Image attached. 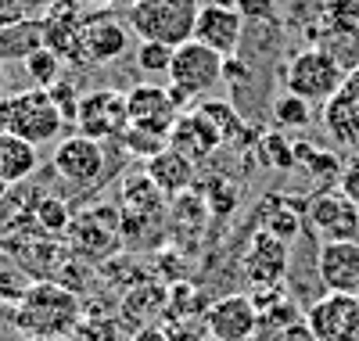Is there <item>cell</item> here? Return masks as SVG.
<instances>
[{
    "label": "cell",
    "instance_id": "6da1fadb",
    "mask_svg": "<svg viewBox=\"0 0 359 341\" xmlns=\"http://www.w3.org/2000/svg\"><path fill=\"white\" fill-rule=\"evenodd\" d=\"M83 323L79 295L57 281H40L25 288L15 309V327L25 337H69Z\"/></svg>",
    "mask_w": 359,
    "mask_h": 341
},
{
    "label": "cell",
    "instance_id": "7a4b0ae2",
    "mask_svg": "<svg viewBox=\"0 0 359 341\" xmlns=\"http://www.w3.org/2000/svg\"><path fill=\"white\" fill-rule=\"evenodd\" d=\"M65 126L69 122H65L62 108L54 105L50 90H43V86L0 98V133H15L33 147H40V144L57 140Z\"/></svg>",
    "mask_w": 359,
    "mask_h": 341
},
{
    "label": "cell",
    "instance_id": "3957f363",
    "mask_svg": "<svg viewBox=\"0 0 359 341\" xmlns=\"http://www.w3.org/2000/svg\"><path fill=\"white\" fill-rule=\"evenodd\" d=\"M223 72H226V58L223 54L208 51L198 40H187V44H180L172 51L165 86H169V94L176 98V105L187 108V105L212 94V90L223 83Z\"/></svg>",
    "mask_w": 359,
    "mask_h": 341
},
{
    "label": "cell",
    "instance_id": "277c9868",
    "mask_svg": "<svg viewBox=\"0 0 359 341\" xmlns=\"http://www.w3.org/2000/svg\"><path fill=\"white\" fill-rule=\"evenodd\" d=\"M284 90L294 98H302L309 105H327L331 98L341 94V83H345V65L316 44L294 51L287 61H284Z\"/></svg>",
    "mask_w": 359,
    "mask_h": 341
},
{
    "label": "cell",
    "instance_id": "5b68a950",
    "mask_svg": "<svg viewBox=\"0 0 359 341\" xmlns=\"http://www.w3.org/2000/svg\"><path fill=\"white\" fill-rule=\"evenodd\" d=\"M198 11H201V0H137L126 15V25L137 40L180 47L194 40Z\"/></svg>",
    "mask_w": 359,
    "mask_h": 341
},
{
    "label": "cell",
    "instance_id": "8992f818",
    "mask_svg": "<svg viewBox=\"0 0 359 341\" xmlns=\"http://www.w3.org/2000/svg\"><path fill=\"white\" fill-rule=\"evenodd\" d=\"M54 173L76 191H94L108 180V151L101 140H90L83 133L62 137L54 144Z\"/></svg>",
    "mask_w": 359,
    "mask_h": 341
},
{
    "label": "cell",
    "instance_id": "52a82bcc",
    "mask_svg": "<svg viewBox=\"0 0 359 341\" xmlns=\"http://www.w3.org/2000/svg\"><path fill=\"white\" fill-rule=\"evenodd\" d=\"M76 133L90 137V140H123L130 130V112H126V94L123 90H86L76 105V119H72Z\"/></svg>",
    "mask_w": 359,
    "mask_h": 341
},
{
    "label": "cell",
    "instance_id": "ba28073f",
    "mask_svg": "<svg viewBox=\"0 0 359 341\" xmlns=\"http://www.w3.org/2000/svg\"><path fill=\"white\" fill-rule=\"evenodd\" d=\"M126 112H130V126L155 133L162 140H169L176 119L184 115V108L176 105V98L169 94V86L162 83H137L126 94Z\"/></svg>",
    "mask_w": 359,
    "mask_h": 341
},
{
    "label": "cell",
    "instance_id": "9c48e42d",
    "mask_svg": "<svg viewBox=\"0 0 359 341\" xmlns=\"http://www.w3.org/2000/svg\"><path fill=\"white\" fill-rule=\"evenodd\" d=\"M287 262H291V244L273 237V234H266V230H255L252 241H248V252L241 259V269L248 276L252 291H266V288L284 284Z\"/></svg>",
    "mask_w": 359,
    "mask_h": 341
},
{
    "label": "cell",
    "instance_id": "30bf717a",
    "mask_svg": "<svg viewBox=\"0 0 359 341\" xmlns=\"http://www.w3.org/2000/svg\"><path fill=\"white\" fill-rule=\"evenodd\" d=\"M306 323L316 341H359V295L327 291L306 309Z\"/></svg>",
    "mask_w": 359,
    "mask_h": 341
},
{
    "label": "cell",
    "instance_id": "8fae6325",
    "mask_svg": "<svg viewBox=\"0 0 359 341\" xmlns=\"http://www.w3.org/2000/svg\"><path fill=\"white\" fill-rule=\"evenodd\" d=\"M208 341H255L259 334V309L252 295H223L205 313Z\"/></svg>",
    "mask_w": 359,
    "mask_h": 341
},
{
    "label": "cell",
    "instance_id": "7c38bea8",
    "mask_svg": "<svg viewBox=\"0 0 359 341\" xmlns=\"http://www.w3.org/2000/svg\"><path fill=\"white\" fill-rule=\"evenodd\" d=\"M306 223L323 241H355V234H359V205H352L338 187L316 191L306 205Z\"/></svg>",
    "mask_w": 359,
    "mask_h": 341
},
{
    "label": "cell",
    "instance_id": "4fadbf2b",
    "mask_svg": "<svg viewBox=\"0 0 359 341\" xmlns=\"http://www.w3.org/2000/svg\"><path fill=\"white\" fill-rule=\"evenodd\" d=\"M130 25L118 22L115 15H94L79 25V54L86 65H104L130 51Z\"/></svg>",
    "mask_w": 359,
    "mask_h": 341
},
{
    "label": "cell",
    "instance_id": "5bb4252c",
    "mask_svg": "<svg viewBox=\"0 0 359 341\" xmlns=\"http://www.w3.org/2000/svg\"><path fill=\"white\" fill-rule=\"evenodd\" d=\"M316 276L331 295H359V241H323L316 252Z\"/></svg>",
    "mask_w": 359,
    "mask_h": 341
},
{
    "label": "cell",
    "instance_id": "9a60e30c",
    "mask_svg": "<svg viewBox=\"0 0 359 341\" xmlns=\"http://www.w3.org/2000/svg\"><path fill=\"white\" fill-rule=\"evenodd\" d=\"M194 40L223 58H233L245 40V18L233 4H201L194 22Z\"/></svg>",
    "mask_w": 359,
    "mask_h": 341
},
{
    "label": "cell",
    "instance_id": "2e32d148",
    "mask_svg": "<svg viewBox=\"0 0 359 341\" xmlns=\"http://www.w3.org/2000/svg\"><path fill=\"white\" fill-rule=\"evenodd\" d=\"M219 144H223V133L212 126V119H208L205 112H198V108L180 115L172 133H169V147L180 151L184 159H191L194 166L212 159V154L219 151Z\"/></svg>",
    "mask_w": 359,
    "mask_h": 341
},
{
    "label": "cell",
    "instance_id": "e0dca14e",
    "mask_svg": "<svg viewBox=\"0 0 359 341\" xmlns=\"http://www.w3.org/2000/svg\"><path fill=\"white\" fill-rule=\"evenodd\" d=\"M144 173L165 198H180V194H191L194 183H198V166L191 159H184L180 151L162 147L158 154L144 162Z\"/></svg>",
    "mask_w": 359,
    "mask_h": 341
},
{
    "label": "cell",
    "instance_id": "ac0fdd59",
    "mask_svg": "<svg viewBox=\"0 0 359 341\" xmlns=\"http://www.w3.org/2000/svg\"><path fill=\"white\" fill-rule=\"evenodd\" d=\"M165 309H169V291L155 281H144V284L130 288V295L123 298L118 320H123V327H130L137 334L144 327H155V320L165 316Z\"/></svg>",
    "mask_w": 359,
    "mask_h": 341
},
{
    "label": "cell",
    "instance_id": "d6986e66",
    "mask_svg": "<svg viewBox=\"0 0 359 341\" xmlns=\"http://www.w3.org/2000/svg\"><path fill=\"white\" fill-rule=\"evenodd\" d=\"M40 166V147H33L29 140L15 137V133H0V180L8 183H22L36 173Z\"/></svg>",
    "mask_w": 359,
    "mask_h": 341
},
{
    "label": "cell",
    "instance_id": "ffe728a7",
    "mask_svg": "<svg viewBox=\"0 0 359 341\" xmlns=\"http://www.w3.org/2000/svg\"><path fill=\"white\" fill-rule=\"evenodd\" d=\"M302 223H306V205H291L287 198H266L259 205V230L273 234L287 244L302 234Z\"/></svg>",
    "mask_w": 359,
    "mask_h": 341
},
{
    "label": "cell",
    "instance_id": "44dd1931",
    "mask_svg": "<svg viewBox=\"0 0 359 341\" xmlns=\"http://www.w3.org/2000/svg\"><path fill=\"white\" fill-rule=\"evenodd\" d=\"M320 122H323L327 137H331L334 144H341V147H359V101H352V98H345V94L331 98V101L323 105Z\"/></svg>",
    "mask_w": 359,
    "mask_h": 341
},
{
    "label": "cell",
    "instance_id": "7402d4cb",
    "mask_svg": "<svg viewBox=\"0 0 359 341\" xmlns=\"http://www.w3.org/2000/svg\"><path fill=\"white\" fill-rule=\"evenodd\" d=\"M40 47H43V22H36V18H25L18 25L0 29V61H25Z\"/></svg>",
    "mask_w": 359,
    "mask_h": 341
},
{
    "label": "cell",
    "instance_id": "603a6c76",
    "mask_svg": "<svg viewBox=\"0 0 359 341\" xmlns=\"http://www.w3.org/2000/svg\"><path fill=\"white\" fill-rule=\"evenodd\" d=\"M269 115H273V126H277L280 133H284V130H287V133H298V130H306L309 122H313V105L284 90V94L273 98V112H269Z\"/></svg>",
    "mask_w": 359,
    "mask_h": 341
},
{
    "label": "cell",
    "instance_id": "cb8c5ba5",
    "mask_svg": "<svg viewBox=\"0 0 359 341\" xmlns=\"http://www.w3.org/2000/svg\"><path fill=\"white\" fill-rule=\"evenodd\" d=\"M62 69H65V58L57 54V51H50V47H40V51H33V54L25 58L29 79H33L36 86H43V90L62 79Z\"/></svg>",
    "mask_w": 359,
    "mask_h": 341
},
{
    "label": "cell",
    "instance_id": "d4e9b609",
    "mask_svg": "<svg viewBox=\"0 0 359 341\" xmlns=\"http://www.w3.org/2000/svg\"><path fill=\"white\" fill-rule=\"evenodd\" d=\"M172 51H176V47L140 40V47H137V69H140L144 76H165V72H169V61H172Z\"/></svg>",
    "mask_w": 359,
    "mask_h": 341
},
{
    "label": "cell",
    "instance_id": "484cf974",
    "mask_svg": "<svg viewBox=\"0 0 359 341\" xmlns=\"http://www.w3.org/2000/svg\"><path fill=\"white\" fill-rule=\"evenodd\" d=\"M198 112H205L208 119H212V126L223 133V140H233L237 133H241V115L233 112L230 101H201Z\"/></svg>",
    "mask_w": 359,
    "mask_h": 341
},
{
    "label": "cell",
    "instance_id": "4316f807",
    "mask_svg": "<svg viewBox=\"0 0 359 341\" xmlns=\"http://www.w3.org/2000/svg\"><path fill=\"white\" fill-rule=\"evenodd\" d=\"M36 220L47 234H65L72 227V215L65 208V201H57V198H43L40 208H36Z\"/></svg>",
    "mask_w": 359,
    "mask_h": 341
},
{
    "label": "cell",
    "instance_id": "83f0119b",
    "mask_svg": "<svg viewBox=\"0 0 359 341\" xmlns=\"http://www.w3.org/2000/svg\"><path fill=\"white\" fill-rule=\"evenodd\" d=\"M262 154L273 169H291L294 166V144L284 133H266L262 137Z\"/></svg>",
    "mask_w": 359,
    "mask_h": 341
},
{
    "label": "cell",
    "instance_id": "f1b7e54d",
    "mask_svg": "<svg viewBox=\"0 0 359 341\" xmlns=\"http://www.w3.org/2000/svg\"><path fill=\"white\" fill-rule=\"evenodd\" d=\"M123 147L130 151V154H137V159H151V154H158L162 147H169V140H162V137H155V133H144V130H126V137H123Z\"/></svg>",
    "mask_w": 359,
    "mask_h": 341
},
{
    "label": "cell",
    "instance_id": "f546056e",
    "mask_svg": "<svg viewBox=\"0 0 359 341\" xmlns=\"http://www.w3.org/2000/svg\"><path fill=\"white\" fill-rule=\"evenodd\" d=\"M230 4L241 11L245 22H273L277 15V0H230Z\"/></svg>",
    "mask_w": 359,
    "mask_h": 341
},
{
    "label": "cell",
    "instance_id": "4dcf8cb0",
    "mask_svg": "<svg viewBox=\"0 0 359 341\" xmlns=\"http://www.w3.org/2000/svg\"><path fill=\"white\" fill-rule=\"evenodd\" d=\"M47 90H50L54 105L62 108L65 122H72V119H76V105H79V94H76V86H72L69 79H57V83H54V86H47Z\"/></svg>",
    "mask_w": 359,
    "mask_h": 341
},
{
    "label": "cell",
    "instance_id": "1f68e13d",
    "mask_svg": "<svg viewBox=\"0 0 359 341\" xmlns=\"http://www.w3.org/2000/svg\"><path fill=\"white\" fill-rule=\"evenodd\" d=\"M338 191H341V194H345L352 205H359V154H355V159H348V162L341 166Z\"/></svg>",
    "mask_w": 359,
    "mask_h": 341
},
{
    "label": "cell",
    "instance_id": "d6a6232c",
    "mask_svg": "<svg viewBox=\"0 0 359 341\" xmlns=\"http://www.w3.org/2000/svg\"><path fill=\"white\" fill-rule=\"evenodd\" d=\"M29 11H33V0H0V29L25 22Z\"/></svg>",
    "mask_w": 359,
    "mask_h": 341
},
{
    "label": "cell",
    "instance_id": "836d02e7",
    "mask_svg": "<svg viewBox=\"0 0 359 341\" xmlns=\"http://www.w3.org/2000/svg\"><path fill=\"white\" fill-rule=\"evenodd\" d=\"M273 341H316V334L309 330V323H306V316H302L298 323H291L287 330H280Z\"/></svg>",
    "mask_w": 359,
    "mask_h": 341
},
{
    "label": "cell",
    "instance_id": "e575fe53",
    "mask_svg": "<svg viewBox=\"0 0 359 341\" xmlns=\"http://www.w3.org/2000/svg\"><path fill=\"white\" fill-rule=\"evenodd\" d=\"M341 94H345V98H352V101H359V65L345 72V83H341Z\"/></svg>",
    "mask_w": 359,
    "mask_h": 341
},
{
    "label": "cell",
    "instance_id": "d590c367",
    "mask_svg": "<svg viewBox=\"0 0 359 341\" xmlns=\"http://www.w3.org/2000/svg\"><path fill=\"white\" fill-rule=\"evenodd\" d=\"M133 341H172V337L165 330H158V327H144V330L133 334Z\"/></svg>",
    "mask_w": 359,
    "mask_h": 341
},
{
    "label": "cell",
    "instance_id": "8d00e7d4",
    "mask_svg": "<svg viewBox=\"0 0 359 341\" xmlns=\"http://www.w3.org/2000/svg\"><path fill=\"white\" fill-rule=\"evenodd\" d=\"M4 86H8V65L0 61V98H4Z\"/></svg>",
    "mask_w": 359,
    "mask_h": 341
},
{
    "label": "cell",
    "instance_id": "74e56055",
    "mask_svg": "<svg viewBox=\"0 0 359 341\" xmlns=\"http://www.w3.org/2000/svg\"><path fill=\"white\" fill-rule=\"evenodd\" d=\"M29 341H72V337H29Z\"/></svg>",
    "mask_w": 359,
    "mask_h": 341
},
{
    "label": "cell",
    "instance_id": "f35d334b",
    "mask_svg": "<svg viewBox=\"0 0 359 341\" xmlns=\"http://www.w3.org/2000/svg\"><path fill=\"white\" fill-rule=\"evenodd\" d=\"M4 198H8V183H4V180H0V201H4Z\"/></svg>",
    "mask_w": 359,
    "mask_h": 341
},
{
    "label": "cell",
    "instance_id": "ab89813d",
    "mask_svg": "<svg viewBox=\"0 0 359 341\" xmlns=\"http://www.w3.org/2000/svg\"><path fill=\"white\" fill-rule=\"evenodd\" d=\"M43 4H57V0H33V8H43Z\"/></svg>",
    "mask_w": 359,
    "mask_h": 341
},
{
    "label": "cell",
    "instance_id": "60d3db41",
    "mask_svg": "<svg viewBox=\"0 0 359 341\" xmlns=\"http://www.w3.org/2000/svg\"><path fill=\"white\" fill-rule=\"evenodd\" d=\"M208 4H230V0H208Z\"/></svg>",
    "mask_w": 359,
    "mask_h": 341
}]
</instances>
